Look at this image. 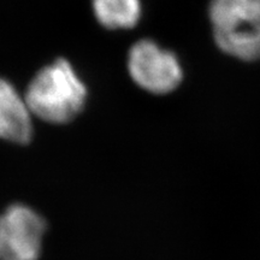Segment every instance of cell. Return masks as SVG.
<instances>
[{
  "mask_svg": "<svg viewBox=\"0 0 260 260\" xmlns=\"http://www.w3.org/2000/svg\"><path fill=\"white\" fill-rule=\"evenodd\" d=\"M24 99L31 115L45 122L64 124L82 111L87 87L69 61L59 58L32 77Z\"/></svg>",
  "mask_w": 260,
  "mask_h": 260,
  "instance_id": "cell-1",
  "label": "cell"
},
{
  "mask_svg": "<svg viewBox=\"0 0 260 260\" xmlns=\"http://www.w3.org/2000/svg\"><path fill=\"white\" fill-rule=\"evenodd\" d=\"M209 15L217 46L237 59H260V0H211Z\"/></svg>",
  "mask_w": 260,
  "mask_h": 260,
  "instance_id": "cell-2",
  "label": "cell"
},
{
  "mask_svg": "<svg viewBox=\"0 0 260 260\" xmlns=\"http://www.w3.org/2000/svg\"><path fill=\"white\" fill-rule=\"evenodd\" d=\"M128 71L139 87L153 94L172 92L183 79L177 57L149 39L139 40L129 50Z\"/></svg>",
  "mask_w": 260,
  "mask_h": 260,
  "instance_id": "cell-3",
  "label": "cell"
},
{
  "mask_svg": "<svg viewBox=\"0 0 260 260\" xmlns=\"http://www.w3.org/2000/svg\"><path fill=\"white\" fill-rule=\"evenodd\" d=\"M47 222L25 204H12L0 214V260H38Z\"/></svg>",
  "mask_w": 260,
  "mask_h": 260,
  "instance_id": "cell-4",
  "label": "cell"
},
{
  "mask_svg": "<svg viewBox=\"0 0 260 260\" xmlns=\"http://www.w3.org/2000/svg\"><path fill=\"white\" fill-rule=\"evenodd\" d=\"M31 136V112L24 96L0 77V139L23 145L30 141Z\"/></svg>",
  "mask_w": 260,
  "mask_h": 260,
  "instance_id": "cell-5",
  "label": "cell"
},
{
  "mask_svg": "<svg viewBox=\"0 0 260 260\" xmlns=\"http://www.w3.org/2000/svg\"><path fill=\"white\" fill-rule=\"evenodd\" d=\"M92 6L98 22L109 29L134 28L141 17L140 0H92Z\"/></svg>",
  "mask_w": 260,
  "mask_h": 260,
  "instance_id": "cell-6",
  "label": "cell"
}]
</instances>
